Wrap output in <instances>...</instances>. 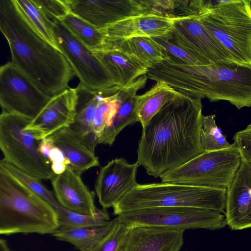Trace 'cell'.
<instances>
[{
  "label": "cell",
  "instance_id": "obj_1",
  "mask_svg": "<svg viewBox=\"0 0 251 251\" xmlns=\"http://www.w3.org/2000/svg\"><path fill=\"white\" fill-rule=\"evenodd\" d=\"M201 100L182 95L165 105L142 127L136 162L149 175L160 177L203 152Z\"/></svg>",
  "mask_w": 251,
  "mask_h": 251
},
{
  "label": "cell",
  "instance_id": "obj_2",
  "mask_svg": "<svg viewBox=\"0 0 251 251\" xmlns=\"http://www.w3.org/2000/svg\"><path fill=\"white\" fill-rule=\"evenodd\" d=\"M0 29L8 43L11 63L40 90L52 97L69 88L75 75L71 64L34 28L16 0H0Z\"/></svg>",
  "mask_w": 251,
  "mask_h": 251
},
{
  "label": "cell",
  "instance_id": "obj_3",
  "mask_svg": "<svg viewBox=\"0 0 251 251\" xmlns=\"http://www.w3.org/2000/svg\"><path fill=\"white\" fill-rule=\"evenodd\" d=\"M59 226L55 208L0 167V234L52 235Z\"/></svg>",
  "mask_w": 251,
  "mask_h": 251
},
{
  "label": "cell",
  "instance_id": "obj_4",
  "mask_svg": "<svg viewBox=\"0 0 251 251\" xmlns=\"http://www.w3.org/2000/svg\"><path fill=\"white\" fill-rule=\"evenodd\" d=\"M226 189L172 183L137 184L113 208V214L156 207H190L225 212Z\"/></svg>",
  "mask_w": 251,
  "mask_h": 251
},
{
  "label": "cell",
  "instance_id": "obj_5",
  "mask_svg": "<svg viewBox=\"0 0 251 251\" xmlns=\"http://www.w3.org/2000/svg\"><path fill=\"white\" fill-rule=\"evenodd\" d=\"M194 17L232 61L251 65V0H224L208 13Z\"/></svg>",
  "mask_w": 251,
  "mask_h": 251
},
{
  "label": "cell",
  "instance_id": "obj_6",
  "mask_svg": "<svg viewBox=\"0 0 251 251\" xmlns=\"http://www.w3.org/2000/svg\"><path fill=\"white\" fill-rule=\"evenodd\" d=\"M31 120L2 112L0 115V148L6 162L38 179H51L55 175L50 162L39 151L41 140L25 129Z\"/></svg>",
  "mask_w": 251,
  "mask_h": 251
},
{
  "label": "cell",
  "instance_id": "obj_7",
  "mask_svg": "<svg viewBox=\"0 0 251 251\" xmlns=\"http://www.w3.org/2000/svg\"><path fill=\"white\" fill-rule=\"evenodd\" d=\"M241 161L240 152L232 143L225 149L204 151L159 177L164 183L227 189Z\"/></svg>",
  "mask_w": 251,
  "mask_h": 251
},
{
  "label": "cell",
  "instance_id": "obj_8",
  "mask_svg": "<svg viewBox=\"0 0 251 251\" xmlns=\"http://www.w3.org/2000/svg\"><path fill=\"white\" fill-rule=\"evenodd\" d=\"M196 98L226 100L238 109L251 107V65L232 61L199 65Z\"/></svg>",
  "mask_w": 251,
  "mask_h": 251
},
{
  "label": "cell",
  "instance_id": "obj_9",
  "mask_svg": "<svg viewBox=\"0 0 251 251\" xmlns=\"http://www.w3.org/2000/svg\"><path fill=\"white\" fill-rule=\"evenodd\" d=\"M118 216L128 226L146 225L184 230L199 228L215 230L226 226L222 213L196 207H151L130 211Z\"/></svg>",
  "mask_w": 251,
  "mask_h": 251
},
{
  "label": "cell",
  "instance_id": "obj_10",
  "mask_svg": "<svg viewBox=\"0 0 251 251\" xmlns=\"http://www.w3.org/2000/svg\"><path fill=\"white\" fill-rule=\"evenodd\" d=\"M52 22L56 45L71 64L79 84L106 96L118 91L121 88L115 83L93 52L76 39L59 21Z\"/></svg>",
  "mask_w": 251,
  "mask_h": 251
},
{
  "label": "cell",
  "instance_id": "obj_11",
  "mask_svg": "<svg viewBox=\"0 0 251 251\" xmlns=\"http://www.w3.org/2000/svg\"><path fill=\"white\" fill-rule=\"evenodd\" d=\"M51 98L40 90L11 62L0 67V104L2 112L32 120Z\"/></svg>",
  "mask_w": 251,
  "mask_h": 251
},
{
  "label": "cell",
  "instance_id": "obj_12",
  "mask_svg": "<svg viewBox=\"0 0 251 251\" xmlns=\"http://www.w3.org/2000/svg\"><path fill=\"white\" fill-rule=\"evenodd\" d=\"M144 1L65 0L71 12L99 29L129 17L150 14Z\"/></svg>",
  "mask_w": 251,
  "mask_h": 251
},
{
  "label": "cell",
  "instance_id": "obj_13",
  "mask_svg": "<svg viewBox=\"0 0 251 251\" xmlns=\"http://www.w3.org/2000/svg\"><path fill=\"white\" fill-rule=\"evenodd\" d=\"M170 35L174 42L213 64L232 61L226 50L194 17L177 16Z\"/></svg>",
  "mask_w": 251,
  "mask_h": 251
},
{
  "label": "cell",
  "instance_id": "obj_14",
  "mask_svg": "<svg viewBox=\"0 0 251 251\" xmlns=\"http://www.w3.org/2000/svg\"><path fill=\"white\" fill-rule=\"evenodd\" d=\"M139 165L129 164L122 158H115L101 167L98 174L95 191L103 209L113 207L137 184Z\"/></svg>",
  "mask_w": 251,
  "mask_h": 251
},
{
  "label": "cell",
  "instance_id": "obj_15",
  "mask_svg": "<svg viewBox=\"0 0 251 251\" xmlns=\"http://www.w3.org/2000/svg\"><path fill=\"white\" fill-rule=\"evenodd\" d=\"M77 95L76 88H69L52 97L38 115L26 126L39 140L69 127L74 121Z\"/></svg>",
  "mask_w": 251,
  "mask_h": 251
},
{
  "label": "cell",
  "instance_id": "obj_16",
  "mask_svg": "<svg viewBox=\"0 0 251 251\" xmlns=\"http://www.w3.org/2000/svg\"><path fill=\"white\" fill-rule=\"evenodd\" d=\"M176 17L142 14L123 19L100 29L105 37L104 49L117 42L134 37L153 38L168 35L173 31Z\"/></svg>",
  "mask_w": 251,
  "mask_h": 251
},
{
  "label": "cell",
  "instance_id": "obj_17",
  "mask_svg": "<svg viewBox=\"0 0 251 251\" xmlns=\"http://www.w3.org/2000/svg\"><path fill=\"white\" fill-rule=\"evenodd\" d=\"M184 231L153 226H129L119 251H179L183 244Z\"/></svg>",
  "mask_w": 251,
  "mask_h": 251
},
{
  "label": "cell",
  "instance_id": "obj_18",
  "mask_svg": "<svg viewBox=\"0 0 251 251\" xmlns=\"http://www.w3.org/2000/svg\"><path fill=\"white\" fill-rule=\"evenodd\" d=\"M224 213L231 230L251 228V169L243 161L226 189Z\"/></svg>",
  "mask_w": 251,
  "mask_h": 251
},
{
  "label": "cell",
  "instance_id": "obj_19",
  "mask_svg": "<svg viewBox=\"0 0 251 251\" xmlns=\"http://www.w3.org/2000/svg\"><path fill=\"white\" fill-rule=\"evenodd\" d=\"M80 174L67 167L51 179L55 197L64 208L79 213L94 215L99 212L95 204V193L90 191L81 179Z\"/></svg>",
  "mask_w": 251,
  "mask_h": 251
},
{
  "label": "cell",
  "instance_id": "obj_20",
  "mask_svg": "<svg viewBox=\"0 0 251 251\" xmlns=\"http://www.w3.org/2000/svg\"><path fill=\"white\" fill-rule=\"evenodd\" d=\"M148 78L147 75H143L117 91L119 104L117 111L110 126L102 134L99 144L111 146L125 127L138 122L135 110L137 93L145 87Z\"/></svg>",
  "mask_w": 251,
  "mask_h": 251
},
{
  "label": "cell",
  "instance_id": "obj_21",
  "mask_svg": "<svg viewBox=\"0 0 251 251\" xmlns=\"http://www.w3.org/2000/svg\"><path fill=\"white\" fill-rule=\"evenodd\" d=\"M92 51L107 70L115 83L121 88L147 75L149 71L143 64L117 48Z\"/></svg>",
  "mask_w": 251,
  "mask_h": 251
},
{
  "label": "cell",
  "instance_id": "obj_22",
  "mask_svg": "<svg viewBox=\"0 0 251 251\" xmlns=\"http://www.w3.org/2000/svg\"><path fill=\"white\" fill-rule=\"evenodd\" d=\"M50 137L62 152L67 167L81 174L86 170L100 166L98 157L87 148L69 127L63 128Z\"/></svg>",
  "mask_w": 251,
  "mask_h": 251
},
{
  "label": "cell",
  "instance_id": "obj_23",
  "mask_svg": "<svg viewBox=\"0 0 251 251\" xmlns=\"http://www.w3.org/2000/svg\"><path fill=\"white\" fill-rule=\"evenodd\" d=\"M77 100L74 121L69 127L92 151L98 144L92 133V123L103 93L89 90L79 83L76 87Z\"/></svg>",
  "mask_w": 251,
  "mask_h": 251
},
{
  "label": "cell",
  "instance_id": "obj_24",
  "mask_svg": "<svg viewBox=\"0 0 251 251\" xmlns=\"http://www.w3.org/2000/svg\"><path fill=\"white\" fill-rule=\"evenodd\" d=\"M180 93L163 81H156L149 90L136 97L135 110L142 127L169 101L181 96Z\"/></svg>",
  "mask_w": 251,
  "mask_h": 251
},
{
  "label": "cell",
  "instance_id": "obj_25",
  "mask_svg": "<svg viewBox=\"0 0 251 251\" xmlns=\"http://www.w3.org/2000/svg\"><path fill=\"white\" fill-rule=\"evenodd\" d=\"M116 48L128 54L149 70L162 63L167 56L166 51L152 38L137 37L118 42L104 49Z\"/></svg>",
  "mask_w": 251,
  "mask_h": 251
},
{
  "label": "cell",
  "instance_id": "obj_26",
  "mask_svg": "<svg viewBox=\"0 0 251 251\" xmlns=\"http://www.w3.org/2000/svg\"><path fill=\"white\" fill-rule=\"evenodd\" d=\"M59 21L91 51L104 49L105 37L102 31L83 19L70 12Z\"/></svg>",
  "mask_w": 251,
  "mask_h": 251
},
{
  "label": "cell",
  "instance_id": "obj_27",
  "mask_svg": "<svg viewBox=\"0 0 251 251\" xmlns=\"http://www.w3.org/2000/svg\"><path fill=\"white\" fill-rule=\"evenodd\" d=\"M116 218L106 226L57 230L51 235L56 240L69 243L80 251H87L96 245L111 229Z\"/></svg>",
  "mask_w": 251,
  "mask_h": 251
},
{
  "label": "cell",
  "instance_id": "obj_28",
  "mask_svg": "<svg viewBox=\"0 0 251 251\" xmlns=\"http://www.w3.org/2000/svg\"><path fill=\"white\" fill-rule=\"evenodd\" d=\"M55 208L59 220L58 230L100 227L107 225L110 222L109 213L106 209L103 208L100 209L98 213L94 215L73 212L60 205Z\"/></svg>",
  "mask_w": 251,
  "mask_h": 251
},
{
  "label": "cell",
  "instance_id": "obj_29",
  "mask_svg": "<svg viewBox=\"0 0 251 251\" xmlns=\"http://www.w3.org/2000/svg\"><path fill=\"white\" fill-rule=\"evenodd\" d=\"M214 114L202 116L200 129V142L203 152L219 151L229 147L230 144L216 123Z\"/></svg>",
  "mask_w": 251,
  "mask_h": 251
},
{
  "label": "cell",
  "instance_id": "obj_30",
  "mask_svg": "<svg viewBox=\"0 0 251 251\" xmlns=\"http://www.w3.org/2000/svg\"><path fill=\"white\" fill-rule=\"evenodd\" d=\"M118 104L117 92L112 95L104 96L100 99L92 123L93 135L98 144L103 132L110 126Z\"/></svg>",
  "mask_w": 251,
  "mask_h": 251
},
{
  "label": "cell",
  "instance_id": "obj_31",
  "mask_svg": "<svg viewBox=\"0 0 251 251\" xmlns=\"http://www.w3.org/2000/svg\"><path fill=\"white\" fill-rule=\"evenodd\" d=\"M18 6L37 31L50 43L57 47L53 22L43 13L33 0H16Z\"/></svg>",
  "mask_w": 251,
  "mask_h": 251
},
{
  "label": "cell",
  "instance_id": "obj_32",
  "mask_svg": "<svg viewBox=\"0 0 251 251\" xmlns=\"http://www.w3.org/2000/svg\"><path fill=\"white\" fill-rule=\"evenodd\" d=\"M0 167L7 171L30 190L48 201L54 208L60 204L55 195L38 179L21 171L3 159L0 161Z\"/></svg>",
  "mask_w": 251,
  "mask_h": 251
},
{
  "label": "cell",
  "instance_id": "obj_33",
  "mask_svg": "<svg viewBox=\"0 0 251 251\" xmlns=\"http://www.w3.org/2000/svg\"><path fill=\"white\" fill-rule=\"evenodd\" d=\"M171 34V33H170ZM170 34L152 38L171 56L191 65H208L209 61L201 57L174 42Z\"/></svg>",
  "mask_w": 251,
  "mask_h": 251
},
{
  "label": "cell",
  "instance_id": "obj_34",
  "mask_svg": "<svg viewBox=\"0 0 251 251\" xmlns=\"http://www.w3.org/2000/svg\"><path fill=\"white\" fill-rule=\"evenodd\" d=\"M129 226L118 216L110 231L94 247L87 251H119L121 240Z\"/></svg>",
  "mask_w": 251,
  "mask_h": 251
},
{
  "label": "cell",
  "instance_id": "obj_35",
  "mask_svg": "<svg viewBox=\"0 0 251 251\" xmlns=\"http://www.w3.org/2000/svg\"><path fill=\"white\" fill-rule=\"evenodd\" d=\"M34 2L52 22L60 21L70 10L65 0H33Z\"/></svg>",
  "mask_w": 251,
  "mask_h": 251
},
{
  "label": "cell",
  "instance_id": "obj_36",
  "mask_svg": "<svg viewBox=\"0 0 251 251\" xmlns=\"http://www.w3.org/2000/svg\"><path fill=\"white\" fill-rule=\"evenodd\" d=\"M233 141L242 161L251 169V124L237 131L233 136Z\"/></svg>",
  "mask_w": 251,
  "mask_h": 251
},
{
  "label": "cell",
  "instance_id": "obj_37",
  "mask_svg": "<svg viewBox=\"0 0 251 251\" xmlns=\"http://www.w3.org/2000/svg\"><path fill=\"white\" fill-rule=\"evenodd\" d=\"M54 146V144L52 140L50 137H48L41 140L39 146V151L45 158L49 160L50 151Z\"/></svg>",
  "mask_w": 251,
  "mask_h": 251
},
{
  "label": "cell",
  "instance_id": "obj_38",
  "mask_svg": "<svg viewBox=\"0 0 251 251\" xmlns=\"http://www.w3.org/2000/svg\"><path fill=\"white\" fill-rule=\"evenodd\" d=\"M49 160L51 164L56 162L64 163L65 164V159L62 151L55 145L50 151Z\"/></svg>",
  "mask_w": 251,
  "mask_h": 251
},
{
  "label": "cell",
  "instance_id": "obj_39",
  "mask_svg": "<svg viewBox=\"0 0 251 251\" xmlns=\"http://www.w3.org/2000/svg\"><path fill=\"white\" fill-rule=\"evenodd\" d=\"M51 169L55 175L63 173L67 166L64 163L56 162L51 164Z\"/></svg>",
  "mask_w": 251,
  "mask_h": 251
},
{
  "label": "cell",
  "instance_id": "obj_40",
  "mask_svg": "<svg viewBox=\"0 0 251 251\" xmlns=\"http://www.w3.org/2000/svg\"><path fill=\"white\" fill-rule=\"evenodd\" d=\"M0 249L3 251H13L9 248L6 240L2 238L0 239Z\"/></svg>",
  "mask_w": 251,
  "mask_h": 251
},
{
  "label": "cell",
  "instance_id": "obj_41",
  "mask_svg": "<svg viewBox=\"0 0 251 251\" xmlns=\"http://www.w3.org/2000/svg\"><path fill=\"white\" fill-rule=\"evenodd\" d=\"M0 251H3L2 250L0 249Z\"/></svg>",
  "mask_w": 251,
  "mask_h": 251
}]
</instances>
